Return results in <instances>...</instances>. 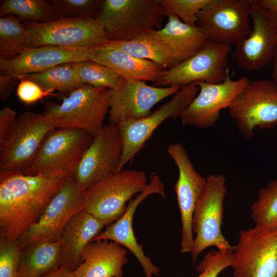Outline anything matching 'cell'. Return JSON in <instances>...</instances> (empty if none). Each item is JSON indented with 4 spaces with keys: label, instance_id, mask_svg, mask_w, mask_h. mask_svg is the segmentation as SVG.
<instances>
[{
    "label": "cell",
    "instance_id": "cell-27",
    "mask_svg": "<svg viewBox=\"0 0 277 277\" xmlns=\"http://www.w3.org/2000/svg\"><path fill=\"white\" fill-rule=\"evenodd\" d=\"M98 46L120 49L135 57L154 62L168 70L178 64L168 49L148 33L129 41L108 39Z\"/></svg>",
    "mask_w": 277,
    "mask_h": 277
},
{
    "label": "cell",
    "instance_id": "cell-10",
    "mask_svg": "<svg viewBox=\"0 0 277 277\" xmlns=\"http://www.w3.org/2000/svg\"><path fill=\"white\" fill-rule=\"evenodd\" d=\"M251 0H209L195 26L208 41L235 45L250 34Z\"/></svg>",
    "mask_w": 277,
    "mask_h": 277
},
{
    "label": "cell",
    "instance_id": "cell-37",
    "mask_svg": "<svg viewBox=\"0 0 277 277\" xmlns=\"http://www.w3.org/2000/svg\"><path fill=\"white\" fill-rule=\"evenodd\" d=\"M19 81L16 89V95L22 103L30 105L49 95H56L53 90H45L36 83L18 77Z\"/></svg>",
    "mask_w": 277,
    "mask_h": 277
},
{
    "label": "cell",
    "instance_id": "cell-1",
    "mask_svg": "<svg viewBox=\"0 0 277 277\" xmlns=\"http://www.w3.org/2000/svg\"><path fill=\"white\" fill-rule=\"evenodd\" d=\"M66 179L0 171V237L18 240L38 221Z\"/></svg>",
    "mask_w": 277,
    "mask_h": 277
},
{
    "label": "cell",
    "instance_id": "cell-16",
    "mask_svg": "<svg viewBox=\"0 0 277 277\" xmlns=\"http://www.w3.org/2000/svg\"><path fill=\"white\" fill-rule=\"evenodd\" d=\"M181 88L179 85L152 86L144 82L122 77L118 85L111 90L109 122L117 126L124 121L144 118L152 113L155 105Z\"/></svg>",
    "mask_w": 277,
    "mask_h": 277
},
{
    "label": "cell",
    "instance_id": "cell-7",
    "mask_svg": "<svg viewBox=\"0 0 277 277\" xmlns=\"http://www.w3.org/2000/svg\"><path fill=\"white\" fill-rule=\"evenodd\" d=\"M226 180L222 174L206 177L205 188L196 204L192 219V231L196 235L191 254L195 263L197 256L206 248L233 251L232 246L222 233L223 203L227 193Z\"/></svg>",
    "mask_w": 277,
    "mask_h": 277
},
{
    "label": "cell",
    "instance_id": "cell-9",
    "mask_svg": "<svg viewBox=\"0 0 277 277\" xmlns=\"http://www.w3.org/2000/svg\"><path fill=\"white\" fill-rule=\"evenodd\" d=\"M227 108L241 134L251 138L256 127L277 125V85L271 80H250Z\"/></svg>",
    "mask_w": 277,
    "mask_h": 277
},
{
    "label": "cell",
    "instance_id": "cell-32",
    "mask_svg": "<svg viewBox=\"0 0 277 277\" xmlns=\"http://www.w3.org/2000/svg\"><path fill=\"white\" fill-rule=\"evenodd\" d=\"M251 217L256 226H277V179L260 189L258 199L251 206Z\"/></svg>",
    "mask_w": 277,
    "mask_h": 277
},
{
    "label": "cell",
    "instance_id": "cell-24",
    "mask_svg": "<svg viewBox=\"0 0 277 277\" xmlns=\"http://www.w3.org/2000/svg\"><path fill=\"white\" fill-rule=\"evenodd\" d=\"M91 61L107 66L125 79L152 84L168 70L151 61L135 57L120 49L100 46L92 48Z\"/></svg>",
    "mask_w": 277,
    "mask_h": 277
},
{
    "label": "cell",
    "instance_id": "cell-19",
    "mask_svg": "<svg viewBox=\"0 0 277 277\" xmlns=\"http://www.w3.org/2000/svg\"><path fill=\"white\" fill-rule=\"evenodd\" d=\"M249 81L246 76L232 80L228 74L219 84L196 82L199 92L180 115L182 125L202 129L212 127L219 118L220 111L228 108Z\"/></svg>",
    "mask_w": 277,
    "mask_h": 277
},
{
    "label": "cell",
    "instance_id": "cell-2",
    "mask_svg": "<svg viewBox=\"0 0 277 277\" xmlns=\"http://www.w3.org/2000/svg\"><path fill=\"white\" fill-rule=\"evenodd\" d=\"M110 94L107 88L85 84L70 92L61 104L46 103L43 113L55 128L80 129L94 136L104 126Z\"/></svg>",
    "mask_w": 277,
    "mask_h": 277
},
{
    "label": "cell",
    "instance_id": "cell-26",
    "mask_svg": "<svg viewBox=\"0 0 277 277\" xmlns=\"http://www.w3.org/2000/svg\"><path fill=\"white\" fill-rule=\"evenodd\" d=\"M60 239L36 241L22 248L16 277H39L61 267Z\"/></svg>",
    "mask_w": 277,
    "mask_h": 277
},
{
    "label": "cell",
    "instance_id": "cell-40",
    "mask_svg": "<svg viewBox=\"0 0 277 277\" xmlns=\"http://www.w3.org/2000/svg\"><path fill=\"white\" fill-rule=\"evenodd\" d=\"M74 271L61 266L59 268L44 274L39 277H74Z\"/></svg>",
    "mask_w": 277,
    "mask_h": 277
},
{
    "label": "cell",
    "instance_id": "cell-38",
    "mask_svg": "<svg viewBox=\"0 0 277 277\" xmlns=\"http://www.w3.org/2000/svg\"><path fill=\"white\" fill-rule=\"evenodd\" d=\"M19 81L18 77L9 75H0V100L6 102L11 94L14 87Z\"/></svg>",
    "mask_w": 277,
    "mask_h": 277
},
{
    "label": "cell",
    "instance_id": "cell-31",
    "mask_svg": "<svg viewBox=\"0 0 277 277\" xmlns=\"http://www.w3.org/2000/svg\"><path fill=\"white\" fill-rule=\"evenodd\" d=\"M72 65L80 80L85 85L112 90L122 78L110 68L93 61L74 62Z\"/></svg>",
    "mask_w": 277,
    "mask_h": 277
},
{
    "label": "cell",
    "instance_id": "cell-12",
    "mask_svg": "<svg viewBox=\"0 0 277 277\" xmlns=\"http://www.w3.org/2000/svg\"><path fill=\"white\" fill-rule=\"evenodd\" d=\"M196 82L183 86L167 103L148 116L123 122L116 126L122 141L123 153L118 172L133 159L155 130L165 120L180 117L197 94Z\"/></svg>",
    "mask_w": 277,
    "mask_h": 277
},
{
    "label": "cell",
    "instance_id": "cell-6",
    "mask_svg": "<svg viewBox=\"0 0 277 277\" xmlns=\"http://www.w3.org/2000/svg\"><path fill=\"white\" fill-rule=\"evenodd\" d=\"M143 170L122 169L91 186L85 191V209L105 226L126 211V203L147 186Z\"/></svg>",
    "mask_w": 277,
    "mask_h": 277
},
{
    "label": "cell",
    "instance_id": "cell-5",
    "mask_svg": "<svg viewBox=\"0 0 277 277\" xmlns=\"http://www.w3.org/2000/svg\"><path fill=\"white\" fill-rule=\"evenodd\" d=\"M55 129L43 113L25 112L0 140V171L25 173L32 165L47 135Z\"/></svg>",
    "mask_w": 277,
    "mask_h": 277
},
{
    "label": "cell",
    "instance_id": "cell-11",
    "mask_svg": "<svg viewBox=\"0 0 277 277\" xmlns=\"http://www.w3.org/2000/svg\"><path fill=\"white\" fill-rule=\"evenodd\" d=\"M233 253V277H277V226L241 231Z\"/></svg>",
    "mask_w": 277,
    "mask_h": 277
},
{
    "label": "cell",
    "instance_id": "cell-21",
    "mask_svg": "<svg viewBox=\"0 0 277 277\" xmlns=\"http://www.w3.org/2000/svg\"><path fill=\"white\" fill-rule=\"evenodd\" d=\"M92 48L24 47L13 58L0 57L1 73L19 77L39 73L63 64L91 60Z\"/></svg>",
    "mask_w": 277,
    "mask_h": 277
},
{
    "label": "cell",
    "instance_id": "cell-3",
    "mask_svg": "<svg viewBox=\"0 0 277 277\" xmlns=\"http://www.w3.org/2000/svg\"><path fill=\"white\" fill-rule=\"evenodd\" d=\"M93 136L83 130L55 128L47 135L31 167L24 173L48 177H74Z\"/></svg>",
    "mask_w": 277,
    "mask_h": 277
},
{
    "label": "cell",
    "instance_id": "cell-18",
    "mask_svg": "<svg viewBox=\"0 0 277 277\" xmlns=\"http://www.w3.org/2000/svg\"><path fill=\"white\" fill-rule=\"evenodd\" d=\"M123 143L116 126L104 125L93 136L84 154L74 179L84 191L100 181L118 172Z\"/></svg>",
    "mask_w": 277,
    "mask_h": 277
},
{
    "label": "cell",
    "instance_id": "cell-22",
    "mask_svg": "<svg viewBox=\"0 0 277 277\" xmlns=\"http://www.w3.org/2000/svg\"><path fill=\"white\" fill-rule=\"evenodd\" d=\"M127 250L108 240H93L83 249V263L74 277H123Z\"/></svg>",
    "mask_w": 277,
    "mask_h": 277
},
{
    "label": "cell",
    "instance_id": "cell-13",
    "mask_svg": "<svg viewBox=\"0 0 277 277\" xmlns=\"http://www.w3.org/2000/svg\"><path fill=\"white\" fill-rule=\"evenodd\" d=\"M230 46L207 41L202 49L188 59L167 70L153 84L156 87L185 86L195 82H223L229 74Z\"/></svg>",
    "mask_w": 277,
    "mask_h": 277
},
{
    "label": "cell",
    "instance_id": "cell-34",
    "mask_svg": "<svg viewBox=\"0 0 277 277\" xmlns=\"http://www.w3.org/2000/svg\"><path fill=\"white\" fill-rule=\"evenodd\" d=\"M209 0H159L165 15H171L183 23L195 26L197 16Z\"/></svg>",
    "mask_w": 277,
    "mask_h": 277
},
{
    "label": "cell",
    "instance_id": "cell-43",
    "mask_svg": "<svg viewBox=\"0 0 277 277\" xmlns=\"http://www.w3.org/2000/svg\"><path fill=\"white\" fill-rule=\"evenodd\" d=\"M276 42H277V36H276Z\"/></svg>",
    "mask_w": 277,
    "mask_h": 277
},
{
    "label": "cell",
    "instance_id": "cell-14",
    "mask_svg": "<svg viewBox=\"0 0 277 277\" xmlns=\"http://www.w3.org/2000/svg\"><path fill=\"white\" fill-rule=\"evenodd\" d=\"M252 30L235 45L236 65L247 71L259 70L272 62L277 51V17L251 0Z\"/></svg>",
    "mask_w": 277,
    "mask_h": 277
},
{
    "label": "cell",
    "instance_id": "cell-42",
    "mask_svg": "<svg viewBox=\"0 0 277 277\" xmlns=\"http://www.w3.org/2000/svg\"><path fill=\"white\" fill-rule=\"evenodd\" d=\"M272 78L277 85V51L272 61Z\"/></svg>",
    "mask_w": 277,
    "mask_h": 277
},
{
    "label": "cell",
    "instance_id": "cell-23",
    "mask_svg": "<svg viewBox=\"0 0 277 277\" xmlns=\"http://www.w3.org/2000/svg\"><path fill=\"white\" fill-rule=\"evenodd\" d=\"M105 226L84 209L67 223L60 236L61 266L75 271L83 263L82 254L86 246Z\"/></svg>",
    "mask_w": 277,
    "mask_h": 277
},
{
    "label": "cell",
    "instance_id": "cell-28",
    "mask_svg": "<svg viewBox=\"0 0 277 277\" xmlns=\"http://www.w3.org/2000/svg\"><path fill=\"white\" fill-rule=\"evenodd\" d=\"M18 77L31 81L45 90H57L68 94L85 85L80 80L72 63L61 64L39 73Z\"/></svg>",
    "mask_w": 277,
    "mask_h": 277
},
{
    "label": "cell",
    "instance_id": "cell-17",
    "mask_svg": "<svg viewBox=\"0 0 277 277\" xmlns=\"http://www.w3.org/2000/svg\"><path fill=\"white\" fill-rule=\"evenodd\" d=\"M167 151L179 170L174 185L182 222L181 252H191L194 238L192 219L196 204L206 185V177L194 168L187 151L181 143L170 145Z\"/></svg>",
    "mask_w": 277,
    "mask_h": 277
},
{
    "label": "cell",
    "instance_id": "cell-25",
    "mask_svg": "<svg viewBox=\"0 0 277 277\" xmlns=\"http://www.w3.org/2000/svg\"><path fill=\"white\" fill-rule=\"evenodd\" d=\"M166 16L168 21L164 27L148 33L165 46L179 64L196 54L208 40L196 26L173 15Z\"/></svg>",
    "mask_w": 277,
    "mask_h": 277
},
{
    "label": "cell",
    "instance_id": "cell-39",
    "mask_svg": "<svg viewBox=\"0 0 277 277\" xmlns=\"http://www.w3.org/2000/svg\"><path fill=\"white\" fill-rule=\"evenodd\" d=\"M17 117L16 112L5 106L0 111V140L6 135Z\"/></svg>",
    "mask_w": 277,
    "mask_h": 277
},
{
    "label": "cell",
    "instance_id": "cell-29",
    "mask_svg": "<svg viewBox=\"0 0 277 277\" xmlns=\"http://www.w3.org/2000/svg\"><path fill=\"white\" fill-rule=\"evenodd\" d=\"M13 15L19 20L45 23L58 16L49 1L46 0H5L0 7V16Z\"/></svg>",
    "mask_w": 277,
    "mask_h": 277
},
{
    "label": "cell",
    "instance_id": "cell-30",
    "mask_svg": "<svg viewBox=\"0 0 277 277\" xmlns=\"http://www.w3.org/2000/svg\"><path fill=\"white\" fill-rule=\"evenodd\" d=\"M27 33L24 24L15 15L0 18V57L11 58L26 46Z\"/></svg>",
    "mask_w": 277,
    "mask_h": 277
},
{
    "label": "cell",
    "instance_id": "cell-8",
    "mask_svg": "<svg viewBox=\"0 0 277 277\" xmlns=\"http://www.w3.org/2000/svg\"><path fill=\"white\" fill-rule=\"evenodd\" d=\"M24 25L27 33L26 47L92 48L108 40L105 29L96 18L58 17L48 22Z\"/></svg>",
    "mask_w": 277,
    "mask_h": 277
},
{
    "label": "cell",
    "instance_id": "cell-41",
    "mask_svg": "<svg viewBox=\"0 0 277 277\" xmlns=\"http://www.w3.org/2000/svg\"><path fill=\"white\" fill-rule=\"evenodd\" d=\"M261 6L277 17V0H256Z\"/></svg>",
    "mask_w": 277,
    "mask_h": 277
},
{
    "label": "cell",
    "instance_id": "cell-36",
    "mask_svg": "<svg viewBox=\"0 0 277 277\" xmlns=\"http://www.w3.org/2000/svg\"><path fill=\"white\" fill-rule=\"evenodd\" d=\"M233 251H210L197 266L199 275L196 277H217L225 269L231 266Z\"/></svg>",
    "mask_w": 277,
    "mask_h": 277
},
{
    "label": "cell",
    "instance_id": "cell-20",
    "mask_svg": "<svg viewBox=\"0 0 277 277\" xmlns=\"http://www.w3.org/2000/svg\"><path fill=\"white\" fill-rule=\"evenodd\" d=\"M150 182L146 187L127 205L124 213L112 224L107 226L93 240H108L121 245L129 250L136 258L144 271L145 277L158 275L160 269L154 265L151 259L147 256L134 235L132 222L134 213L140 203L149 195L158 194L166 196L164 185L159 175L152 172L150 176Z\"/></svg>",
    "mask_w": 277,
    "mask_h": 277
},
{
    "label": "cell",
    "instance_id": "cell-33",
    "mask_svg": "<svg viewBox=\"0 0 277 277\" xmlns=\"http://www.w3.org/2000/svg\"><path fill=\"white\" fill-rule=\"evenodd\" d=\"M58 17L97 18L103 0H50Z\"/></svg>",
    "mask_w": 277,
    "mask_h": 277
},
{
    "label": "cell",
    "instance_id": "cell-35",
    "mask_svg": "<svg viewBox=\"0 0 277 277\" xmlns=\"http://www.w3.org/2000/svg\"><path fill=\"white\" fill-rule=\"evenodd\" d=\"M22 249L17 240L0 237V277H16Z\"/></svg>",
    "mask_w": 277,
    "mask_h": 277
},
{
    "label": "cell",
    "instance_id": "cell-15",
    "mask_svg": "<svg viewBox=\"0 0 277 277\" xmlns=\"http://www.w3.org/2000/svg\"><path fill=\"white\" fill-rule=\"evenodd\" d=\"M85 208V191L74 177L66 179L38 221L17 240L21 247L36 241L59 240L69 220Z\"/></svg>",
    "mask_w": 277,
    "mask_h": 277
},
{
    "label": "cell",
    "instance_id": "cell-4",
    "mask_svg": "<svg viewBox=\"0 0 277 277\" xmlns=\"http://www.w3.org/2000/svg\"><path fill=\"white\" fill-rule=\"evenodd\" d=\"M165 16L159 0H105L96 19L108 39L129 41L161 29Z\"/></svg>",
    "mask_w": 277,
    "mask_h": 277
}]
</instances>
